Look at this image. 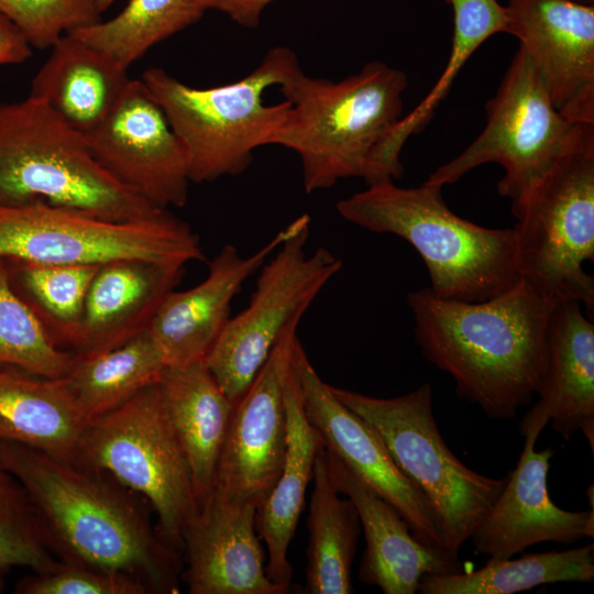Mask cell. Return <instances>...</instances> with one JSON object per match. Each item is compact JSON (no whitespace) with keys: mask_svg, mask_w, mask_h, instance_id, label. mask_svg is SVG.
<instances>
[{"mask_svg":"<svg viewBox=\"0 0 594 594\" xmlns=\"http://www.w3.org/2000/svg\"><path fill=\"white\" fill-rule=\"evenodd\" d=\"M0 463L26 490L61 562L131 576L152 594L178 592L183 554L141 495L100 469L20 443L0 441Z\"/></svg>","mask_w":594,"mask_h":594,"instance_id":"1","label":"cell"},{"mask_svg":"<svg viewBox=\"0 0 594 594\" xmlns=\"http://www.w3.org/2000/svg\"><path fill=\"white\" fill-rule=\"evenodd\" d=\"M556 300L525 278L483 301L440 298L429 287L407 295L424 356L494 419L514 418L537 393Z\"/></svg>","mask_w":594,"mask_h":594,"instance_id":"2","label":"cell"},{"mask_svg":"<svg viewBox=\"0 0 594 594\" xmlns=\"http://www.w3.org/2000/svg\"><path fill=\"white\" fill-rule=\"evenodd\" d=\"M441 190L426 182L410 188L382 182L339 200L336 209L348 222L408 242L425 262L437 297L483 301L517 284L514 229L461 218Z\"/></svg>","mask_w":594,"mask_h":594,"instance_id":"3","label":"cell"},{"mask_svg":"<svg viewBox=\"0 0 594 594\" xmlns=\"http://www.w3.org/2000/svg\"><path fill=\"white\" fill-rule=\"evenodd\" d=\"M407 75L371 62L342 80L302 69L280 86L289 109L271 138L298 154L307 193L349 177L364 178L371 162L403 117Z\"/></svg>","mask_w":594,"mask_h":594,"instance_id":"4","label":"cell"},{"mask_svg":"<svg viewBox=\"0 0 594 594\" xmlns=\"http://www.w3.org/2000/svg\"><path fill=\"white\" fill-rule=\"evenodd\" d=\"M38 202L116 221L165 210L114 179L94 158L82 133L28 96L0 103V206Z\"/></svg>","mask_w":594,"mask_h":594,"instance_id":"5","label":"cell"},{"mask_svg":"<svg viewBox=\"0 0 594 594\" xmlns=\"http://www.w3.org/2000/svg\"><path fill=\"white\" fill-rule=\"evenodd\" d=\"M300 69L296 53L277 46L245 77L226 85L191 87L160 67L145 70L141 79L185 146L190 182L200 184L243 173L254 150L270 144L289 102L266 105L263 95Z\"/></svg>","mask_w":594,"mask_h":594,"instance_id":"6","label":"cell"},{"mask_svg":"<svg viewBox=\"0 0 594 594\" xmlns=\"http://www.w3.org/2000/svg\"><path fill=\"white\" fill-rule=\"evenodd\" d=\"M521 278L554 299H572L593 318L594 124H578L551 169L512 204Z\"/></svg>","mask_w":594,"mask_h":594,"instance_id":"7","label":"cell"},{"mask_svg":"<svg viewBox=\"0 0 594 594\" xmlns=\"http://www.w3.org/2000/svg\"><path fill=\"white\" fill-rule=\"evenodd\" d=\"M332 393L375 431L399 471L431 507L443 546L454 554L502 492L507 476L480 474L453 454L438 429L432 387L378 398L331 386Z\"/></svg>","mask_w":594,"mask_h":594,"instance_id":"8","label":"cell"},{"mask_svg":"<svg viewBox=\"0 0 594 594\" xmlns=\"http://www.w3.org/2000/svg\"><path fill=\"white\" fill-rule=\"evenodd\" d=\"M74 461L109 473L145 498L161 536L183 551L184 532L200 507L158 382L90 421Z\"/></svg>","mask_w":594,"mask_h":594,"instance_id":"9","label":"cell"},{"mask_svg":"<svg viewBox=\"0 0 594 594\" xmlns=\"http://www.w3.org/2000/svg\"><path fill=\"white\" fill-rule=\"evenodd\" d=\"M124 258L185 266L205 254L198 234L168 209L116 221L41 202L0 206V262L101 265Z\"/></svg>","mask_w":594,"mask_h":594,"instance_id":"10","label":"cell"},{"mask_svg":"<svg viewBox=\"0 0 594 594\" xmlns=\"http://www.w3.org/2000/svg\"><path fill=\"white\" fill-rule=\"evenodd\" d=\"M487 122L458 156L439 166L426 183L443 187L487 163L504 168L497 191L519 201L569 146L578 124L554 107L530 58L519 46L486 106Z\"/></svg>","mask_w":594,"mask_h":594,"instance_id":"11","label":"cell"},{"mask_svg":"<svg viewBox=\"0 0 594 594\" xmlns=\"http://www.w3.org/2000/svg\"><path fill=\"white\" fill-rule=\"evenodd\" d=\"M310 217L302 215L297 229L265 262L245 309L231 317L205 363L234 404L240 399L273 348L306 310L342 261L324 248L308 254Z\"/></svg>","mask_w":594,"mask_h":594,"instance_id":"12","label":"cell"},{"mask_svg":"<svg viewBox=\"0 0 594 594\" xmlns=\"http://www.w3.org/2000/svg\"><path fill=\"white\" fill-rule=\"evenodd\" d=\"M85 138L98 164L142 199L165 209L187 202L191 182L185 146L142 79L130 80Z\"/></svg>","mask_w":594,"mask_h":594,"instance_id":"13","label":"cell"},{"mask_svg":"<svg viewBox=\"0 0 594 594\" xmlns=\"http://www.w3.org/2000/svg\"><path fill=\"white\" fill-rule=\"evenodd\" d=\"M298 324L284 331L234 405L212 490L233 503L257 508L279 477L287 437L284 385Z\"/></svg>","mask_w":594,"mask_h":594,"instance_id":"14","label":"cell"},{"mask_svg":"<svg viewBox=\"0 0 594 594\" xmlns=\"http://www.w3.org/2000/svg\"><path fill=\"white\" fill-rule=\"evenodd\" d=\"M305 415L323 447L359 480L391 503L421 542L442 547L443 539L425 497L399 471L371 426L342 404L310 363L298 337L290 356Z\"/></svg>","mask_w":594,"mask_h":594,"instance_id":"15","label":"cell"},{"mask_svg":"<svg viewBox=\"0 0 594 594\" xmlns=\"http://www.w3.org/2000/svg\"><path fill=\"white\" fill-rule=\"evenodd\" d=\"M505 33L515 36L556 109L594 124V6L576 0H508Z\"/></svg>","mask_w":594,"mask_h":594,"instance_id":"16","label":"cell"},{"mask_svg":"<svg viewBox=\"0 0 594 594\" xmlns=\"http://www.w3.org/2000/svg\"><path fill=\"white\" fill-rule=\"evenodd\" d=\"M302 215L262 248L243 256L224 244L208 263V274L186 290H172L160 305L147 333L165 366L202 362L231 318V302L250 278L297 229Z\"/></svg>","mask_w":594,"mask_h":594,"instance_id":"17","label":"cell"},{"mask_svg":"<svg viewBox=\"0 0 594 594\" xmlns=\"http://www.w3.org/2000/svg\"><path fill=\"white\" fill-rule=\"evenodd\" d=\"M539 435L524 436L516 468L470 537L481 554L505 559L544 541L570 544L594 537V508L570 512L551 501L547 479L554 450L537 451Z\"/></svg>","mask_w":594,"mask_h":594,"instance_id":"18","label":"cell"},{"mask_svg":"<svg viewBox=\"0 0 594 594\" xmlns=\"http://www.w3.org/2000/svg\"><path fill=\"white\" fill-rule=\"evenodd\" d=\"M257 508L211 492L183 536L189 594H285L270 580L255 528Z\"/></svg>","mask_w":594,"mask_h":594,"instance_id":"19","label":"cell"},{"mask_svg":"<svg viewBox=\"0 0 594 594\" xmlns=\"http://www.w3.org/2000/svg\"><path fill=\"white\" fill-rule=\"evenodd\" d=\"M537 403L519 431L541 433L551 422L564 440L581 431L594 452V324L572 299H557L547 326V361Z\"/></svg>","mask_w":594,"mask_h":594,"instance_id":"20","label":"cell"},{"mask_svg":"<svg viewBox=\"0 0 594 594\" xmlns=\"http://www.w3.org/2000/svg\"><path fill=\"white\" fill-rule=\"evenodd\" d=\"M326 458L333 485L353 503L364 532L366 547L359 569L363 583L385 594H415L425 575L462 571L459 554L418 540L391 503L328 450Z\"/></svg>","mask_w":594,"mask_h":594,"instance_id":"21","label":"cell"},{"mask_svg":"<svg viewBox=\"0 0 594 594\" xmlns=\"http://www.w3.org/2000/svg\"><path fill=\"white\" fill-rule=\"evenodd\" d=\"M185 266L142 258L98 266L89 285L79 337L72 353L88 356L147 331L164 298L180 283Z\"/></svg>","mask_w":594,"mask_h":594,"instance_id":"22","label":"cell"},{"mask_svg":"<svg viewBox=\"0 0 594 594\" xmlns=\"http://www.w3.org/2000/svg\"><path fill=\"white\" fill-rule=\"evenodd\" d=\"M158 388L201 507L215 486L218 460L235 404L205 361L166 366Z\"/></svg>","mask_w":594,"mask_h":594,"instance_id":"23","label":"cell"},{"mask_svg":"<svg viewBox=\"0 0 594 594\" xmlns=\"http://www.w3.org/2000/svg\"><path fill=\"white\" fill-rule=\"evenodd\" d=\"M31 82L41 100L86 135L114 108L131 78L128 69L70 33L59 37Z\"/></svg>","mask_w":594,"mask_h":594,"instance_id":"24","label":"cell"},{"mask_svg":"<svg viewBox=\"0 0 594 594\" xmlns=\"http://www.w3.org/2000/svg\"><path fill=\"white\" fill-rule=\"evenodd\" d=\"M292 356V355H290ZM286 451L277 482L255 515L256 532L266 546L270 580L290 590L293 570L288 549L299 520L315 461L323 443L308 421L292 367L284 385Z\"/></svg>","mask_w":594,"mask_h":594,"instance_id":"25","label":"cell"},{"mask_svg":"<svg viewBox=\"0 0 594 594\" xmlns=\"http://www.w3.org/2000/svg\"><path fill=\"white\" fill-rule=\"evenodd\" d=\"M87 425L62 378L0 367V441L74 461Z\"/></svg>","mask_w":594,"mask_h":594,"instance_id":"26","label":"cell"},{"mask_svg":"<svg viewBox=\"0 0 594 594\" xmlns=\"http://www.w3.org/2000/svg\"><path fill=\"white\" fill-rule=\"evenodd\" d=\"M454 12L450 58L429 94L392 129L375 153L365 175L367 185L394 182L404 173L400 151L407 139L431 120L440 101L470 56L492 35L504 32L505 7L497 0H448Z\"/></svg>","mask_w":594,"mask_h":594,"instance_id":"27","label":"cell"},{"mask_svg":"<svg viewBox=\"0 0 594 594\" xmlns=\"http://www.w3.org/2000/svg\"><path fill=\"white\" fill-rule=\"evenodd\" d=\"M309 503L306 594H351L360 534L353 503L341 498L329 474L324 447L317 454Z\"/></svg>","mask_w":594,"mask_h":594,"instance_id":"28","label":"cell"},{"mask_svg":"<svg viewBox=\"0 0 594 594\" xmlns=\"http://www.w3.org/2000/svg\"><path fill=\"white\" fill-rule=\"evenodd\" d=\"M165 364L147 331L111 350L75 356L62 378L87 424L160 381Z\"/></svg>","mask_w":594,"mask_h":594,"instance_id":"29","label":"cell"},{"mask_svg":"<svg viewBox=\"0 0 594 594\" xmlns=\"http://www.w3.org/2000/svg\"><path fill=\"white\" fill-rule=\"evenodd\" d=\"M594 546L494 559L473 572L425 575L421 594H513L557 582H592Z\"/></svg>","mask_w":594,"mask_h":594,"instance_id":"30","label":"cell"},{"mask_svg":"<svg viewBox=\"0 0 594 594\" xmlns=\"http://www.w3.org/2000/svg\"><path fill=\"white\" fill-rule=\"evenodd\" d=\"M3 263L11 287L54 344L72 353L79 337L87 292L99 265Z\"/></svg>","mask_w":594,"mask_h":594,"instance_id":"31","label":"cell"},{"mask_svg":"<svg viewBox=\"0 0 594 594\" xmlns=\"http://www.w3.org/2000/svg\"><path fill=\"white\" fill-rule=\"evenodd\" d=\"M198 0H130L112 19L69 32L124 68L151 47L197 22Z\"/></svg>","mask_w":594,"mask_h":594,"instance_id":"32","label":"cell"},{"mask_svg":"<svg viewBox=\"0 0 594 594\" xmlns=\"http://www.w3.org/2000/svg\"><path fill=\"white\" fill-rule=\"evenodd\" d=\"M74 354L59 349L32 310L11 287L0 262V367H13L45 377L63 378Z\"/></svg>","mask_w":594,"mask_h":594,"instance_id":"33","label":"cell"},{"mask_svg":"<svg viewBox=\"0 0 594 594\" xmlns=\"http://www.w3.org/2000/svg\"><path fill=\"white\" fill-rule=\"evenodd\" d=\"M61 561L51 551L34 505L21 482L0 463V572H48Z\"/></svg>","mask_w":594,"mask_h":594,"instance_id":"34","label":"cell"},{"mask_svg":"<svg viewBox=\"0 0 594 594\" xmlns=\"http://www.w3.org/2000/svg\"><path fill=\"white\" fill-rule=\"evenodd\" d=\"M0 12L38 50L99 21L101 13L97 0H0Z\"/></svg>","mask_w":594,"mask_h":594,"instance_id":"35","label":"cell"},{"mask_svg":"<svg viewBox=\"0 0 594 594\" xmlns=\"http://www.w3.org/2000/svg\"><path fill=\"white\" fill-rule=\"evenodd\" d=\"M18 594H148L131 576L61 562L55 569L33 573L16 583Z\"/></svg>","mask_w":594,"mask_h":594,"instance_id":"36","label":"cell"},{"mask_svg":"<svg viewBox=\"0 0 594 594\" xmlns=\"http://www.w3.org/2000/svg\"><path fill=\"white\" fill-rule=\"evenodd\" d=\"M32 48L19 28L0 12V66L25 62Z\"/></svg>","mask_w":594,"mask_h":594,"instance_id":"37","label":"cell"},{"mask_svg":"<svg viewBox=\"0 0 594 594\" xmlns=\"http://www.w3.org/2000/svg\"><path fill=\"white\" fill-rule=\"evenodd\" d=\"M275 0H218L212 9L222 11L244 26H256L263 10Z\"/></svg>","mask_w":594,"mask_h":594,"instance_id":"38","label":"cell"},{"mask_svg":"<svg viewBox=\"0 0 594 594\" xmlns=\"http://www.w3.org/2000/svg\"><path fill=\"white\" fill-rule=\"evenodd\" d=\"M114 0H97V6L100 12H103L108 9Z\"/></svg>","mask_w":594,"mask_h":594,"instance_id":"39","label":"cell"},{"mask_svg":"<svg viewBox=\"0 0 594 594\" xmlns=\"http://www.w3.org/2000/svg\"><path fill=\"white\" fill-rule=\"evenodd\" d=\"M198 1L207 10V9H212V6L218 0H198Z\"/></svg>","mask_w":594,"mask_h":594,"instance_id":"40","label":"cell"},{"mask_svg":"<svg viewBox=\"0 0 594 594\" xmlns=\"http://www.w3.org/2000/svg\"><path fill=\"white\" fill-rule=\"evenodd\" d=\"M3 587H4V582H3V578L0 574V593L3 591Z\"/></svg>","mask_w":594,"mask_h":594,"instance_id":"41","label":"cell"},{"mask_svg":"<svg viewBox=\"0 0 594 594\" xmlns=\"http://www.w3.org/2000/svg\"><path fill=\"white\" fill-rule=\"evenodd\" d=\"M576 1H580V2H583V3L593 4V0H576Z\"/></svg>","mask_w":594,"mask_h":594,"instance_id":"42","label":"cell"},{"mask_svg":"<svg viewBox=\"0 0 594 594\" xmlns=\"http://www.w3.org/2000/svg\"><path fill=\"white\" fill-rule=\"evenodd\" d=\"M446 2H448V0H444Z\"/></svg>","mask_w":594,"mask_h":594,"instance_id":"43","label":"cell"}]
</instances>
